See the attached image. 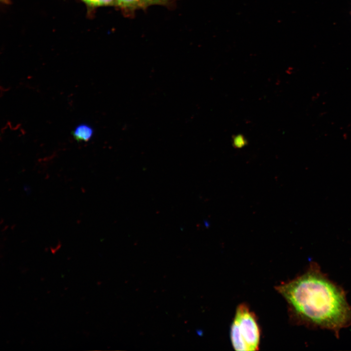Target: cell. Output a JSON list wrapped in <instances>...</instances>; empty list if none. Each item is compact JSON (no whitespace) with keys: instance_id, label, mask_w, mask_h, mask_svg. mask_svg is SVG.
Instances as JSON below:
<instances>
[{"instance_id":"obj_3","label":"cell","mask_w":351,"mask_h":351,"mask_svg":"<svg viewBox=\"0 0 351 351\" xmlns=\"http://www.w3.org/2000/svg\"><path fill=\"white\" fill-rule=\"evenodd\" d=\"M116 2L121 7L131 9L145 8L153 4H163L160 0H116Z\"/></svg>"},{"instance_id":"obj_4","label":"cell","mask_w":351,"mask_h":351,"mask_svg":"<svg viewBox=\"0 0 351 351\" xmlns=\"http://www.w3.org/2000/svg\"><path fill=\"white\" fill-rule=\"evenodd\" d=\"M94 130L86 123L78 125L72 132L74 139L78 142L89 141L93 136Z\"/></svg>"},{"instance_id":"obj_1","label":"cell","mask_w":351,"mask_h":351,"mask_svg":"<svg viewBox=\"0 0 351 351\" xmlns=\"http://www.w3.org/2000/svg\"><path fill=\"white\" fill-rule=\"evenodd\" d=\"M289 306L294 323L330 330L336 336L351 324V306L346 293L312 262L307 270L276 287Z\"/></svg>"},{"instance_id":"obj_7","label":"cell","mask_w":351,"mask_h":351,"mask_svg":"<svg viewBox=\"0 0 351 351\" xmlns=\"http://www.w3.org/2000/svg\"><path fill=\"white\" fill-rule=\"evenodd\" d=\"M160 0L163 2V4H164L167 3L170 0Z\"/></svg>"},{"instance_id":"obj_6","label":"cell","mask_w":351,"mask_h":351,"mask_svg":"<svg viewBox=\"0 0 351 351\" xmlns=\"http://www.w3.org/2000/svg\"><path fill=\"white\" fill-rule=\"evenodd\" d=\"M246 144L247 140L242 135H237L233 138V145L235 148H241Z\"/></svg>"},{"instance_id":"obj_5","label":"cell","mask_w":351,"mask_h":351,"mask_svg":"<svg viewBox=\"0 0 351 351\" xmlns=\"http://www.w3.org/2000/svg\"><path fill=\"white\" fill-rule=\"evenodd\" d=\"M91 7L107 6L116 4V0H81Z\"/></svg>"},{"instance_id":"obj_2","label":"cell","mask_w":351,"mask_h":351,"mask_svg":"<svg viewBox=\"0 0 351 351\" xmlns=\"http://www.w3.org/2000/svg\"><path fill=\"white\" fill-rule=\"evenodd\" d=\"M260 329L256 315L246 304L238 306L230 330L233 347L237 351L258 350Z\"/></svg>"}]
</instances>
